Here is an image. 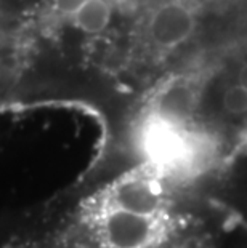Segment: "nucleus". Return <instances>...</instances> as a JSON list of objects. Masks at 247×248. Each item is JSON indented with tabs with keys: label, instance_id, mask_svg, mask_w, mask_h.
Wrapping results in <instances>:
<instances>
[{
	"label": "nucleus",
	"instance_id": "f257e3e1",
	"mask_svg": "<svg viewBox=\"0 0 247 248\" xmlns=\"http://www.w3.org/2000/svg\"><path fill=\"white\" fill-rule=\"evenodd\" d=\"M101 248H151L157 239V218L117 208L101 199L88 219Z\"/></svg>",
	"mask_w": 247,
	"mask_h": 248
},
{
	"label": "nucleus",
	"instance_id": "f03ea898",
	"mask_svg": "<svg viewBox=\"0 0 247 248\" xmlns=\"http://www.w3.org/2000/svg\"><path fill=\"white\" fill-rule=\"evenodd\" d=\"M108 203L145 216L157 218L164 199L154 179L141 175H130L113 184L103 197Z\"/></svg>",
	"mask_w": 247,
	"mask_h": 248
},
{
	"label": "nucleus",
	"instance_id": "7ed1b4c3",
	"mask_svg": "<svg viewBox=\"0 0 247 248\" xmlns=\"http://www.w3.org/2000/svg\"><path fill=\"white\" fill-rule=\"evenodd\" d=\"M194 31V16L185 5L167 3L154 13L149 24L152 40L161 46H177Z\"/></svg>",
	"mask_w": 247,
	"mask_h": 248
},
{
	"label": "nucleus",
	"instance_id": "20e7f679",
	"mask_svg": "<svg viewBox=\"0 0 247 248\" xmlns=\"http://www.w3.org/2000/svg\"><path fill=\"white\" fill-rule=\"evenodd\" d=\"M111 19V7L104 0H88L76 15V24L83 32L98 34L106 29Z\"/></svg>",
	"mask_w": 247,
	"mask_h": 248
},
{
	"label": "nucleus",
	"instance_id": "39448f33",
	"mask_svg": "<svg viewBox=\"0 0 247 248\" xmlns=\"http://www.w3.org/2000/svg\"><path fill=\"white\" fill-rule=\"evenodd\" d=\"M193 104V94L186 87H173L162 94L159 103V114L162 120L181 119L190 112Z\"/></svg>",
	"mask_w": 247,
	"mask_h": 248
},
{
	"label": "nucleus",
	"instance_id": "423d86ee",
	"mask_svg": "<svg viewBox=\"0 0 247 248\" xmlns=\"http://www.w3.org/2000/svg\"><path fill=\"white\" fill-rule=\"evenodd\" d=\"M223 108L228 114L243 115L247 112V90L241 85H233L223 93Z\"/></svg>",
	"mask_w": 247,
	"mask_h": 248
},
{
	"label": "nucleus",
	"instance_id": "0eeeda50",
	"mask_svg": "<svg viewBox=\"0 0 247 248\" xmlns=\"http://www.w3.org/2000/svg\"><path fill=\"white\" fill-rule=\"evenodd\" d=\"M88 0H55V7L65 15H76L81 12V8Z\"/></svg>",
	"mask_w": 247,
	"mask_h": 248
},
{
	"label": "nucleus",
	"instance_id": "6e6552de",
	"mask_svg": "<svg viewBox=\"0 0 247 248\" xmlns=\"http://www.w3.org/2000/svg\"><path fill=\"white\" fill-rule=\"evenodd\" d=\"M238 85L244 87L247 90V64L241 67V71L238 74Z\"/></svg>",
	"mask_w": 247,
	"mask_h": 248
}]
</instances>
